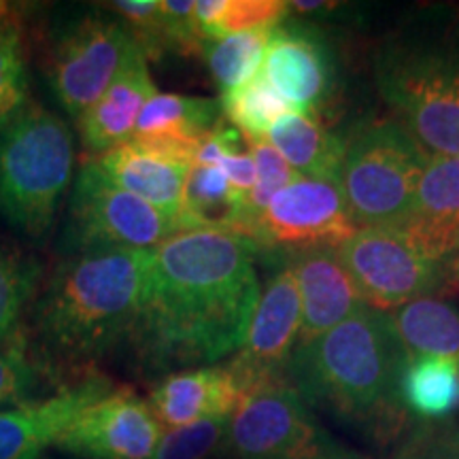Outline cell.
I'll list each match as a JSON object with an SVG mask.
<instances>
[{"label": "cell", "instance_id": "1", "mask_svg": "<svg viewBox=\"0 0 459 459\" xmlns=\"http://www.w3.org/2000/svg\"><path fill=\"white\" fill-rule=\"evenodd\" d=\"M255 245L217 230H181L149 254L130 341L149 368L215 364L243 347L262 287Z\"/></svg>", "mask_w": 459, "mask_h": 459}, {"label": "cell", "instance_id": "2", "mask_svg": "<svg viewBox=\"0 0 459 459\" xmlns=\"http://www.w3.org/2000/svg\"><path fill=\"white\" fill-rule=\"evenodd\" d=\"M402 359L389 315L364 307L315 341L298 344L287 378L304 402L389 436L400 432L406 417L398 394Z\"/></svg>", "mask_w": 459, "mask_h": 459}, {"label": "cell", "instance_id": "3", "mask_svg": "<svg viewBox=\"0 0 459 459\" xmlns=\"http://www.w3.org/2000/svg\"><path fill=\"white\" fill-rule=\"evenodd\" d=\"M152 251L96 249L57 264L37 307L49 344L66 358H99L130 338Z\"/></svg>", "mask_w": 459, "mask_h": 459}, {"label": "cell", "instance_id": "4", "mask_svg": "<svg viewBox=\"0 0 459 459\" xmlns=\"http://www.w3.org/2000/svg\"><path fill=\"white\" fill-rule=\"evenodd\" d=\"M375 77L395 122L429 156L459 158V28L389 39Z\"/></svg>", "mask_w": 459, "mask_h": 459}, {"label": "cell", "instance_id": "5", "mask_svg": "<svg viewBox=\"0 0 459 459\" xmlns=\"http://www.w3.org/2000/svg\"><path fill=\"white\" fill-rule=\"evenodd\" d=\"M73 136L62 117L39 102L0 130V217L41 238L54 223L73 175Z\"/></svg>", "mask_w": 459, "mask_h": 459}, {"label": "cell", "instance_id": "6", "mask_svg": "<svg viewBox=\"0 0 459 459\" xmlns=\"http://www.w3.org/2000/svg\"><path fill=\"white\" fill-rule=\"evenodd\" d=\"M338 175L355 228H400L417 211V192L432 156L395 119H366L347 136Z\"/></svg>", "mask_w": 459, "mask_h": 459}, {"label": "cell", "instance_id": "7", "mask_svg": "<svg viewBox=\"0 0 459 459\" xmlns=\"http://www.w3.org/2000/svg\"><path fill=\"white\" fill-rule=\"evenodd\" d=\"M336 249L364 302L383 313L438 294L455 281L457 257L429 255L395 228L358 230Z\"/></svg>", "mask_w": 459, "mask_h": 459}, {"label": "cell", "instance_id": "8", "mask_svg": "<svg viewBox=\"0 0 459 459\" xmlns=\"http://www.w3.org/2000/svg\"><path fill=\"white\" fill-rule=\"evenodd\" d=\"M71 254L96 249L153 251L179 232L177 220L108 179L94 158L79 169L68 203Z\"/></svg>", "mask_w": 459, "mask_h": 459}, {"label": "cell", "instance_id": "9", "mask_svg": "<svg viewBox=\"0 0 459 459\" xmlns=\"http://www.w3.org/2000/svg\"><path fill=\"white\" fill-rule=\"evenodd\" d=\"M332 445L290 378L251 387L230 421L228 451L237 459H317Z\"/></svg>", "mask_w": 459, "mask_h": 459}, {"label": "cell", "instance_id": "10", "mask_svg": "<svg viewBox=\"0 0 459 459\" xmlns=\"http://www.w3.org/2000/svg\"><path fill=\"white\" fill-rule=\"evenodd\" d=\"M134 37L122 22L83 15L56 37L49 51V82L57 102L79 119L122 71Z\"/></svg>", "mask_w": 459, "mask_h": 459}, {"label": "cell", "instance_id": "11", "mask_svg": "<svg viewBox=\"0 0 459 459\" xmlns=\"http://www.w3.org/2000/svg\"><path fill=\"white\" fill-rule=\"evenodd\" d=\"M358 232L336 183L298 177L264 209L254 228L255 249L338 247Z\"/></svg>", "mask_w": 459, "mask_h": 459}, {"label": "cell", "instance_id": "12", "mask_svg": "<svg viewBox=\"0 0 459 459\" xmlns=\"http://www.w3.org/2000/svg\"><path fill=\"white\" fill-rule=\"evenodd\" d=\"M162 436L152 404L119 387L74 419L56 446L83 459H152Z\"/></svg>", "mask_w": 459, "mask_h": 459}, {"label": "cell", "instance_id": "13", "mask_svg": "<svg viewBox=\"0 0 459 459\" xmlns=\"http://www.w3.org/2000/svg\"><path fill=\"white\" fill-rule=\"evenodd\" d=\"M300 324L302 307L296 277L285 266L262 290L243 347L226 364L237 377L243 395L260 383L287 378Z\"/></svg>", "mask_w": 459, "mask_h": 459}, {"label": "cell", "instance_id": "14", "mask_svg": "<svg viewBox=\"0 0 459 459\" xmlns=\"http://www.w3.org/2000/svg\"><path fill=\"white\" fill-rule=\"evenodd\" d=\"M262 73L296 111L321 117L336 88V62L317 28L283 22L274 28L264 54Z\"/></svg>", "mask_w": 459, "mask_h": 459}, {"label": "cell", "instance_id": "15", "mask_svg": "<svg viewBox=\"0 0 459 459\" xmlns=\"http://www.w3.org/2000/svg\"><path fill=\"white\" fill-rule=\"evenodd\" d=\"M113 389L111 378L90 370L48 398L0 411V459H41L74 419Z\"/></svg>", "mask_w": 459, "mask_h": 459}, {"label": "cell", "instance_id": "16", "mask_svg": "<svg viewBox=\"0 0 459 459\" xmlns=\"http://www.w3.org/2000/svg\"><path fill=\"white\" fill-rule=\"evenodd\" d=\"M287 266L296 277L302 307L298 344L315 341L358 313L359 308L368 307L338 257L336 247L294 251L287 257Z\"/></svg>", "mask_w": 459, "mask_h": 459}, {"label": "cell", "instance_id": "17", "mask_svg": "<svg viewBox=\"0 0 459 459\" xmlns=\"http://www.w3.org/2000/svg\"><path fill=\"white\" fill-rule=\"evenodd\" d=\"M158 94L145 51L134 41L122 71L99 100L77 119L88 158H99L134 136L145 102Z\"/></svg>", "mask_w": 459, "mask_h": 459}, {"label": "cell", "instance_id": "18", "mask_svg": "<svg viewBox=\"0 0 459 459\" xmlns=\"http://www.w3.org/2000/svg\"><path fill=\"white\" fill-rule=\"evenodd\" d=\"M240 400L243 389L228 366H203L164 377L149 404L162 426L183 428L203 419L232 417Z\"/></svg>", "mask_w": 459, "mask_h": 459}, {"label": "cell", "instance_id": "19", "mask_svg": "<svg viewBox=\"0 0 459 459\" xmlns=\"http://www.w3.org/2000/svg\"><path fill=\"white\" fill-rule=\"evenodd\" d=\"M94 160L115 186L156 206L172 220L179 217L192 166L153 152L134 139Z\"/></svg>", "mask_w": 459, "mask_h": 459}, {"label": "cell", "instance_id": "20", "mask_svg": "<svg viewBox=\"0 0 459 459\" xmlns=\"http://www.w3.org/2000/svg\"><path fill=\"white\" fill-rule=\"evenodd\" d=\"M392 230V228H389ZM402 230L429 255H459V158H432L417 192V211Z\"/></svg>", "mask_w": 459, "mask_h": 459}, {"label": "cell", "instance_id": "21", "mask_svg": "<svg viewBox=\"0 0 459 459\" xmlns=\"http://www.w3.org/2000/svg\"><path fill=\"white\" fill-rule=\"evenodd\" d=\"M268 143L300 177L338 183L347 141L300 111L279 117L268 132Z\"/></svg>", "mask_w": 459, "mask_h": 459}, {"label": "cell", "instance_id": "22", "mask_svg": "<svg viewBox=\"0 0 459 459\" xmlns=\"http://www.w3.org/2000/svg\"><path fill=\"white\" fill-rule=\"evenodd\" d=\"M398 394L406 415L426 423L446 421L459 411V361L404 353Z\"/></svg>", "mask_w": 459, "mask_h": 459}, {"label": "cell", "instance_id": "23", "mask_svg": "<svg viewBox=\"0 0 459 459\" xmlns=\"http://www.w3.org/2000/svg\"><path fill=\"white\" fill-rule=\"evenodd\" d=\"M406 355H434L459 361V308L436 296L417 298L389 311Z\"/></svg>", "mask_w": 459, "mask_h": 459}, {"label": "cell", "instance_id": "24", "mask_svg": "<svg viewBox=\"0 0 459 459\" xmlns=\"http://www.w3.org/2000/svg\"><path fill=\"white\" fill-rule=\"evenodd\" d=\"M221 115L220 100L158 91L143 107L132 139H172L200 145L221 122Z\"/></svg>", "mask_w": 459, "mask_h": 459}, {"label": "cell", "instance_id": "25", "mask_svg": "<svg viewBox=\"0 0 459 459\" xmlns=\"http://www.w3.org/2000/svg\"><path fill=\"white\" fill-rule=\"evenodd\" d=\"M221 113L245 141L268 139V132L285 113L296 111L262 71L238 88L221 94Z\"/></svg>", "mask_w": 459, "mask_h": 459}, {"label": "cell", "instance_id": "26", "mask_svg": "<svg viewBox=\"0 0 459 459\" xmlns=\"http://www.w3.org/2000/svg\"><path fill=\"white\" fill-rule=\"evenodd\" d=\"M274 30V28H273ZM273 30H251L232 34L220 41H204L200 57L206 62L221 94L238 88L260 73Z\"/></svg>", "mask_w": 459, "mask_h": 459}, {"label": "cell", "instance_id": "27", "mask_svg": "<svg viewBox=\"0 0 459 459\" xmlns=\"http://www.w3.org/2000/svg\"><path fill=\"white\" fill-rule=\"evenodd\" d=\"M41 281L37 257L0 237V341L20 328V317Z\"/></svg>", "mask_w": 459, "mask_h": 459}, {"label": "cell", "instance_id": "28", "mask_svg": "<svg viewBox=\"0 0 459 459\" xmlns=\"http://www.w3.org/2000/svg\"><path fill=\"white\" fill-rule=\"evenodd\" d=\"M48 368L32 353L26 332L17 328L0 341V409L26 404L41 392Z\"/></svg>", "mask_w": 459, "mask_h": 459}, {"label": "cell", "instance_id": "29", "mask_svg": "<svg viewBox=\"0 0 459 459\" xmlns=\"http://www.w3.org/2000/svg\"><path fill=\"white\" fill-rule=\"evenodd\" d=\"M28 102L24 24L20 11H15L0 26V130L7 128Z\"/></svg>", "mask_w": 459, "mask_h": 459}, {"label": "cell", "instance_id": "30", "mask_svg": "<svg viewBox=\"0 0 459 459\" xmlns=\"http://www.w3.org/2000/svg\"><path fill=\"white\" fill-rule=\"evenodd\" d=\"M230 421L232 417H213L172 428L162 436L152 459H211L228 449Z\"/></svg>", "mask_w": 459, "mask_h": 459}, {"label": "cell", "instance_id": "31", "mask_svg": "<svg viewBox=\"0 0 459 459\" xmlns=\"http://www.w3.org/2000/svg\"><path fill=\"white\" fill-rule=\"evenodd\" d=\"M251 147V156L257 166V181L255 187L247 194V211H249V238L254 237V228L260 215L264 213L271 200L277 196L281 189L296 181L298 172L285 162L283 156L274 149L268 139L245 141Z\"/></svg>", "mask_w": 459, "mask_h": 459}, {"label": "cell", "instance_id": "32", "mask_svg": "<svg viewBox=\"0 0 459 459\" xmlns=\"http://www.w3.org/2000/svg\"><path fill=\"white\" fill-rule=\"evenodd\" d=\"M291 13L285 0H228L220 22L209 32L206 41H220L232 34L251 30H273Z\"/></svg>", "mask_w": 459, "mask_h": 459}, {"label": "cell", "instance_id": "33", "mask_svg": "<svg viewBox=\"0 0 459 459\" xmlns=\"http://www.w3.org/2000/svg\"><path fill=\"white\" fill-rule=\"evenodd\" d=\"M105 7L122 17V24L145 51L147 60H158L164 54V20L160 0H115Z\"/></svg>", "mask_w": 459, "mask_h": 459}, {"label": "cell", "instance_id": "34", "mask_svg": "<svg viewBox=\"0 0 459 459\" xmlns=\"http://www.w3.org/2000/svg\"><path fill=\"white\" fill-rule=\"evenodd\" d=\"M392 459H459V428L453 423H421L406 436Z\"/></svg>", "mask_w": 459, "mask_h": 459}, {"label": "cell", "instance_id": "35", "mask_svg": "<svg viewBox=\"0 0 459 459\" xmlns=\"http://www.w3.org/2000/svg\"><path fill=\"white\" fill-rule=\"evenodd\" d=\"M217 169H221L223 175H226V179L230 181V186L237 189V192L245 194V196L255 187L257 166H255L254 156H251V152L228 153V156L221 158V162Z\"/></svg>", "mask_w": 459, "mask_h": 459}, {"label": "cell", "instance_id": "36", "mask_svg": "<svg viewBox=\"0 0 459 459\" xmlns=\"http://www.w3.org/2000/svg\"><path fill=\"white\" fill-rule=\"evenodd\" d=\"M317 459H370V457H366V455H359V453H355V451H349V449H344V446H341V445H332L328 451L324 453V455H319Z\"/></svg>", "mask_w": 459, "mask_h": 459}, {"label": "cell", "instance_id": "37", "mask_svg": "<svg viewBox=\"0 0 459 459\" xmlns=\"http://www.w3.org/2000/svg\"><path fill=\"white\" fill-rule=\"evenodd\" d=\"M17 11V7H13L11 3H4V0H0V26L4 24V22L9 20L11 15H13Z\"/></svg>", "mask_w": 459, "mask_h": 459}, {"label": "cell", "instance_id": "38", "mask_svg": "<svg viewBox=\"0 0 459 459\" xmlns=\"http://www.w3.org/2000/svg\"><path fill=\"white\" fill-rule=\"evenodd\" d=\"M455 283L459 285V255H457V260H455Z\"/></svg>", "mask_w": 459, "mask_h": 459}]
</instances>
